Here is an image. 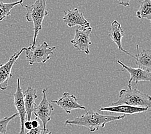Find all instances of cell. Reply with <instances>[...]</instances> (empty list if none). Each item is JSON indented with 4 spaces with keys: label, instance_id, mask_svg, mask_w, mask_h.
I'll return each mask as SVG.
<instances>
[{
    "label": "cell",
    "instance_id": "8",
    "mask_svg": "<svg viewBox=\"0 0 151 134\" xmlns=\"http://www.w3.org/2000/svg\"><path fill=\"white\" fill-rule=\"evenodd\" d=\"M14 104L17 111L21 122V129L18 134H25L24 125V122H26L27 112L25 109L23 92L21 86V81L19 78L17 79V88L16 92L14 94Z\"/></svg>",
    "mask_w": 151,
    "mask_h": 134
},
{
    "label": "cell",
    "instance_id": "14",
    "mask_svg": "<svg viewBox=\"0 0 151 134\" xmlns=\"http://www.w3.org/2000/svg\"><path fill=\"white\" fill-rule=\"evenodd\" d=\"M137 54L135 56L136 64L139 68L151 72V49H141L136 46Z\"/></svg>",
    "mask_w": 151,
    "mask_h": 134
},
{
    "label": "cell",
    "instance_id": "18",
    "mask_svg": "<svg viewBox=\"0 0 151 134\" xmlns=\"http://www.w3.org/2000/svg\"><path fill=\"white\" fill-rule=\"evenodd\" d=\"M18 116V114L16 113L10 117H5L4 118L0 119V133L6 134L7 133V126L9 123L13 119Z\"/></svg>",
    "mask_w": 151,
    "mask_h": 134
},
{
    "label": "cell",
    "instance_id": "12",
    "mask_svg": "<svg viewBox=\"0 0 151 134\" xmlns=\"http://www.w3.org/2000/svg\"><path fill=\"white\" fill-rule=\"evenodd\" d=\"M108 36L112 39L113 41L116 45L118 46V49L119 50L124 52L128 56H130L132 57L133 58H135V56H133L131 53L128 52L127 50H125L123 49L122 44V38L124 36V32L123 28H122V26L120 23H118L117 20L113 21L111 25V28L109 30L108 32Z\"/></svg>",
    "mask_w": 151,
    "mask_h": 134
},
{
    "label": "cell",
    "instance_id": "21",
    "mask_svg": "<svg viewBox=\"0 0 151 134\" xmlns=\"http://www.w3.org/2000/svg\"><path fill=\"white\" fill-rule=\"evenodd\" d=\"M31 125L32 128H37L41 125L40 121H39L37 118H36L34 119V120L31 121Z\"/></svg>",
    "mask_w": 151,
    "mask_h": 134
},
{
    "label": "cell",
    "instance_id": "19",
    "mask_svg": "<svg viewBox=\"0 0 151 134\" xmlns=\"http://www.w3.org/2000/svg\"><path fill=\"white\" fill-rule=\"evenodd\" d=\"M43 133V128L41 125L37 128H32L29 132H27V134H42Z\"/></svg>",
    "mask_w": 151,
    "mask_h": 134
},
{
    "label": "cell",
    "instance_id": "4",
    "mask_svg": "<svg viewBox=\"0 0 151 134\" xmlns=\"http://www.w3.org/2000/svg\"><path fill=\"white\" fill-rule=\"evenodd\" d=\"M56 49L55 46H49L46 41L42 44L32 47V45L28 46L26 52V57L30 65L34 63H45L53 54V51Z\"/></svg>",
    "mask_w": 151,
    "mask_h": 134
},
{
    "label": "cell",
    "instance_id": "13",
    "mask_svg": "<svg viewBox=\"0 0 151 134\" xmlns=\"http://www.w3.org/2000/svg\"><path fill=\"white\" fill-rule=\"evenodd\" d=\"M149 108H139L136 106H129L127 104H121L118 106H109L107 107H102L100 109V111L114 112L117 114H123L124 115H132L136 114L142 113L148 111Z\"/></svg>",
    "mask_w": 151,
    "mask_h": 134
},
{
    "label": "cell",
    "instance_id": "17",
    "mask_svg": "<svg viewBox=\"0 0 151 134\" xmlns=\"http://www.w3.org/2000/svg\"><path fill=\"white\" fill-rule=\"evenodd\" d=\"M23 0H19L17 1L9 3L0 2V22L10 16V12L14 7L19 5H23Z\"/></svg>",
    "mask_w": 151,
    "mask_h": 134
},
{
    "label": "cell",
    "instance_id": "10",
    "mask_svg": "<svg viewBox=\"0 0 151 134\" xmlns=\"http://www.w3.org/2000/svg\"><path fill=\"white\" fill-rule=\"evenodd\" d=\"M52 103L56 104L57 106L63 109L66 114H70L73 110H85L86 107L80 104L78 99L75 95H71L68 92H64L63 96L58 100L52 101Z\"/></svg>",
    "mask_w": 151,
    "mask_h": 134
},
{
    "label": "cell",
    "instance_id": "23",
    "mask_svg": "<svg viewBox=\"0 0 151 134\" xmlns=\"http://www.w3.org/2000/svg\"><path fill=\"white\" fill-rule=\"evenodd\" d=\"M42 134H52V132H48V133H42Z\"/></svg>",
    "mask_w": 151,
    "mask_h": 134
},
{
    "label": "cell",
    "instance_id": "16",
    "mask_svg": "<svg viewBox=\"0 0 151 134\" xmlns=\"http://www.w3.org/2000/svg\"><path fill=\"white\" fill-rule=\"evenodd\" d=\"M136 16L139 19L145 18L151 21V0H143L136 12Z\"/></svg>",
    "mask_w": 151,
    "mask_h": 134
},
{
    "label": "cell",
    "instance_id": "1",
    "mask_svg": "<svg viewBox=\"0 0 151 134\" xmlns=\"http://www.w3.org/2000/svg\"><path fill=\"white\" fill-rule=\"evenodd\" d=\"M125 115H102L95 111H88L86 114L71 120H66V125H76L87 128L90 132L99 130L100 128H104L107 123L123 119Z\"/></svg>",
    "mask_w": 151,
    "mask_h": 134
},
{
    "label": "cell",
    "instance_id": "6",
    "mask_svg": "<svg viewBox=\"0 0 151 134\" xmlns=\"http://www.w3.org/2000/svg\"><path fill=\"white\" fill-rule=\"evenodd\" d=\"M92 28H83L77 27L75 29V36L70 41L73 47L78 51L83 52L86 54H89V46L91 45L90 34L92 32Z\"/></svg>",
    "mask_w": 151,
    "mask_h": 134
},
{
    "label": "cell",
    "instance_id": "7",
    "mask_svg": "<svg viewBox=\"0 0 151 134\" xmlns=\"http://www.w3.org/2000/svg\"><path fill=\"white\" fill-rule=\"evenodd\" d=\"M28 47H23L18 52L14 53L5 64L0 65V90L4 91L8 88L9 81L12 77V69L14 63L23 52L27 51Z\"/></svg>",
    "mask_w": 151,
    "mask_h": 134
},
{
    "label": "cell",
    "instance_id": "11",
    "mask_svg": "<svg viewBox=\"0 0 151 134\" xmlns=\"http://www.w3.org/2000/svg\"><path fill=\"white\" fill-rule=\"evenodd\" d=\"M117 63L120 64L123 67V70H127L130 74V79L129 80L128 86H131L132 82H134L136 84L139 82H150L151 83V72H147L146 70H142L141 68H134L132 67H128L125 65L121 61L118 60Z\"/></svg>",
    "mask_w": 151,
    "mask_h": 134
},
{
    "label": "cell",
    "instance_id": "15",
    "mask_svg": "<svg viewBox=\"0 0 151 134\" xmlns=\"http://www.w3.org/2000/svg\"><path fill=\"white\" fill-rule=\"evenodd\" d=\"M24 102L25 105V109L27 112V117L28 121H31L32 114L34 112L35 106V100L37 98V90L28 86L27 89L23 93Z\"/></svg>",
    "mask_w": 151,
    "mask_h": 134
},
{
    "label": "cell",
    "instance_id": "5",
    "mask_svg": "<svg viewBox=\"0 0 151 134\" xmlns=\"http://www.w3.org/2000/svg\"><path fill=\"white\" fill-rule=\"evenodd\" d=\"M47 90L48 88L42 90V100L39 105H35L34 110L35 116L42 122L43 133L48 132V129L46 128V125H47L48 122L51 120V115L53 110H54L53 105L49 102L47 99V96H46Z\"/></svg>",
    "mask_w": 151,
    "mask_h": 134
},
{
    "label": "cell",
    "instance_id": "9",
    "mask_svg": "<svg viewBox=\"0 0 151 134\" xmlns=\"http://www.w3.org/2000/svg\"><path fill=\"white\" fill-rule=\"evenodd\" d=\"M63 12L64 14L63 21L68 27L76 26L83 28L90 27V23L84 17L83 13L79 11L78 9L64 10Z\"/></svg>",
    "mask_w": 151,
    "mask_h": 134
},
{
    "label": "cell",
    "instance_id": "22",
    "mask_svg": "<svg viewBox=\"0 0 151 134\" xmlns=\"http://www.w3.org/2000/svg\"><path fill=\"white\" fill-rule=\"evenodd\" d=\"M24 130H30L31 129H32V125H31V121H27L24 122Z\"/></svg>",
    "mask_w": 151,
    "mask_h": 134
},
{
    "label": "cell",
    "instance_id": "2",
    "mask_svg": "<svg viewBox=\"0 0 151 134\" xmlns=\"http://www.w3.org/2000/svg\"><path fill=\"white\" fill-rule=\"evenodd\" d=\"M127 104L129 106L151 108V96L149 94L140 92L136 88L128 86L127 89H122L119 93V99L111 106Z\"/></svg>",
    "mask_w": 151,
    "mask_h": 134
},
{
    "label": "cell",
    "instance_id": "20",
    "mask_svg": "<svg viewBox=\"0 0 151 134\" xmlns=\"http://www.w3.org/2000/svg\"><path fill=\"white\" fill-rule=\"evenodd\" d=\"M118 2L120 5H122V6H124V7H128L130 5V1L131 0H116ZM135 1H137L139 2L138 0H135Z\"/></svg>",
    "mask_w": 151,
    "mask_h": 134
},
{
    "label": "cell",
    "instance_id": "3",
    "mask_svg": "<svg viewBox=\"0 0 151 134\" xmlns=\"http://www.w3.org/2000/svg\"><path fill=\"white\" fill-rule=\"evenodd\" d=\"M27 10L26 18L28 22L34 23V38L32 46H35L38 34L42 29V22L44 18L48 15L46 8V0H36L33 5H25Z\"/></svg>",
    "mask_w": 151,
    "mask_h": 134
}]
</instances>
